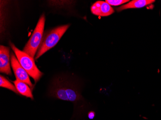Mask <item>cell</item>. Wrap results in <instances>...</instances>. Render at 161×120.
<instances>
[{
	"label": "cell",
	"mask_w": 161,
	"mask_h": 120,
	"mask_svg": "<svg viewBox=\"0 0 161 120\" xmlns=\"http://www.w3.org/2000/svg\"><path fill=\"white\" fill-rule=\"evenodd\" d=\"M155 0H133L116 9L118 12L128 9L141 8L155 2Z\"/></svg>",
	"instance_id": "ba28073f"
},
{
	"label": "cell",
	"mask_w": 161,
	"mask_h": 120,
	"mask_svg": "<svg viewBox=\"0 0 161 120\" xmlns=\"http://www.w3.org/2000/svg\"><path fill=\"white\" fill-rule=\"evenodd\" d=\"M10 59L12 68L17 80L24 82L31 87H33V85L30 79L29 74L22 67L17 57L13 53L11 54Z\"/></svg>",
	"instance_id": "5b68a950"
},
{
	"label": "cell",
	"mask_w": 161,
	"mask_h": 120,
	"mask_svg": "<svg viewBox=\"0 0 161 120\" xmlns=\"http://www.w3.org/2000/svg\"><path fill=\"white\" fill-rule=\"evenodd\" d=\"M106 2L112 6H119L130 2L129 0H106Z\"/></svg>",
	"instance_id": "8fae6325"
},
{
	"label": "cell",
	"mask_w": 161,
	"mask_h": 120,
	"mask_svg": "<svg viewBox=\"0 0 161 120\" xmlns=\"http://www.w3.org/2000/svg\"><path fill=\"white\" fill-rule=\"evenodd\" d=\"M10 44L11 48L16 55L21 65L26 70L29 76L34 79L36 83L38 82L43 74L35 65L34 58L29 55L23 50L22 51L17 48L12 42H10Z\"/></svg>",
	"instance_id": "3957f363"
},
{
	"label": "cell",
	"mask_w": 161,
	"mask_h": 120,
	"mask_svg": "<svg viewBox=\"0 0 161 120\" xmlns=\"http://www.w3.org/2000/svg\"><path fill=\"white\" fill-rule=\"evenodd\" d=\"M0 86L9 89L16 93H19L16 89V86L13 85L5 77L3 76L2 75L0 76Z\"/></svg>",
	"instance_id": "30bf717a"
},
{
	"label": "cell",
	"mask_w": 161,
	"mask_h": 120,
	"mask_svg": "<svg viewBox=\"0 0 161 120\" xmlns=\"http://www.w3.org/2000/svg\"><path fill=\"white\" fill-rule=\"evenodd\" d=\"M95 116V113L93 112H89V113H88V117L89 118V119H93Z\"/></svg>",
	"instance_id": "7c38bea8"
},
{
	"label": "cell",
	"mask_w": 161,
	"mask_h": 120,
	"mask_svg": "<svg viewBox=\"0 0 161 120\" xmlns=\"http://www.w3.org/2000/svg\"><path fill=\"white\" fill-rule=\"evenodd\" d=\"M69 26V24L58 26L46 32L43 35L41 44L35 55V59H38L48 50L53 48L61 39Z\"/></svg>",
	"instance_id": "7a4b0ae2"
},
{
	"label": "cell",
	"mask_w": 161,
	"mask_h": 120,
	"mask_svg": "<svg viewBox=\"0 0 161 120\" xmlns=\"http://www.w3.org/2000/svg\"><path fill=\"white\" fill-rule=\"evenodd\" d=\"M49 95L63 101L75 103L83 101L80 89L77 84L66 78H58L53 82L50 89Z\"/></svg>",
	"instance_id": "6da1fadb"
},
{
	"label": "cell",
	"mask_w": 161,
	"mask_h": 120,
	"mask_svg": "<svg viewBox=\"0 0 161 120\" xmlns=\"http://www.w3.org/2000/svg\"><path fill=\"white\" fill-rule=\"evenodd\" d=\"M46 18L45 14L41 16L31 37L23 49V51L34 58L41 44L44 32Z\"/></svg>",
	"instance_id": "277c9868"
},
{
	"label": "cell",
	"mask_w": 161,
	"mask_h": 120,
	"mask_svg": "<svg viewBox=\"0 0 161 120\" xmlns=\"http://www.w3.org/2000/svg\"><path fill=\"white\" fill-rule=\"evenodd\" d=\"M0 72L11 76L10 63V49L8 47L1 45L0 46Z\"/></svg>",
	"instance_id": "52a82bcc"
},
{
	"label": "cell",
	"mask_w": 161,
	"mask_h": 120,
	"mask_svg": "<svg viewBox=\"0 0 161 120\" xmlns=\"http://www.w3.org/2000/svg\"><path fill=\"white\" fill-rule=\"evenodd\" d=\"M13 82L19 93L33 100L32 92L28 84L18 80H15Z\"/></svg>",
	"instance_id": "9c48e42d"
},
{
	"label": "cell",
	"mask_w": 161,
	"mask_h": 120,
	"mask_svg": "<svg viewBox=\"0 0 161 120\" xmlns=\"http://www.w3.org/2000/svg\"><path fill=\"white\" fill-rule=\"evenodd\" d=\"M91 13L99 17H108L114 13V10L105 1H98L92 4Z\"/></svg>",
	"instance_id": "8992f818"
}]
</instances>
